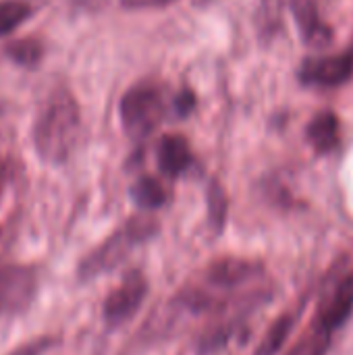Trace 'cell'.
<instances>
[{"label": "cell", "instance_id": "obj_1", "mask_svg": "<svg viewBox=\"0 0 353 355\" xmlns=\"http://www.w3.org/2000/svg\"><path fill=\"white\" fill-rule=\"evenodd\" d=\"M81 127L79 106L64 87L54 89L42 104L33 123V148L48 164H62L77 146Z\"/></svg>", "mask_w": 353, "mask_h": 355}, {"label": "cell", "instance_id": "obj_2", "mask_svg": "<svg viewBox=\"0 0 353 355\" xmlns=\"http://www.w3.org/2000/svg\"><path fill=\"white\" fill-rule=\"evenodd\" d=\"M158 225L154 218H146V216H137L131 218L121 231H117L112 237H108L102 245H98L81 264H79V279L81 281H92L98 275H104L108 270H112L114 266H119L131 248H135L141 241H148L154 233H156Z\"/></svg>", "mask_w": 353, "mask_h": 355}, {"label": "cell", "instance_id": "obj_3", "mask_svg": "<svg viewBox=\"0 0 353 355\" xmlns=\"http://www.w3.org/2000/svg\"><path fill=\"white\" fill-rule=\"evenodd\" d=\"M119 114L125 131L131 137H144L152 129H156L164 114V106L160 94L154 87L137 85L123 96L119 104Z\"/></svg>", "mask_w": 353, "mask_h": 355}, {"label": "cell", "instance_id": "obj_4", "mask_svg": "<svg viewBox=\"0 0 353 355\" xmlns=\"http://www.w3.org/2000/svg\"><path fill=\"white\" fill-rule=\"evenodd\" d=\"M40 279L35 268L12 264L0 270V314L19 316L35 300Z\"/></svg>", "mask_w": 353, "mask_h": 355}, {"label": "cell", "instance_id": "obj_5", "mask_svg": "<svg viewBox=\"0 0 353 355\" xmlns=\"http://www.w3.org/2000/svg\"><path fill=\"white\" fill-rule=\"evenodd\" d=\"M148 295V281L141 272H129L121 285L104 300L102 316L108 327H119L127 322L144 304Z\"/></svg>", "mask_w": 353, "mask_h": 355}, {"label": "cell", "instance_id": "obj_6", "mask_svg": "<svg viewBox=\"0 0 353 355\" xmlns=\"http://www.w3.org/2000/svg\"><path fill=\"white\" fill-rule=\"evenodd\" d=\"M353 75V52L310 58L302 64L300 77L304 83L318 87H335L345 83Z\"/></svg>", "mask_w": 353, "mask_h": 355}, {"label": "cell", "instance_id": "obj_7", "mask_svg": "<svg viewBox=\"0 0 353 355\" xmlns=\"http://www.w3.org/2000/svg\"><path fill=\"white\" fill-rule=\"evenodd\" d=\"M262 272V266L252 260L241 258H225L210 264L204 270V279L214 289H235L243 283H250Z\"/></svg>", "mask_w": 353, "mask_h": 355}, {"label": "cell", "instance_id": "obj_8", "mask_svg": "<svg viewBox=\"0 0 353 355\" xmlns=\"http://www.w3.org/2000/svg\"><path fill=\"white\" fill-rule=\"evenodd\" d=\"M353 312V277L341 281L333 295L325 302V306L320 308L318 316H316V322L327 329L329 333H335L339 331L347 318L352 316Z\"/></svg>", "mask_w": 353, "mask_h": 355}, {"label": "cell", "instance_id": "obj_9", "mask_svg": "<svg viewBox=\"0 0 353 355\" xmlns=\"http://www.w3.org/2000/svg\"><path fill=\"white\" fill-rule=\"evenodd\" d=\"M291 8H293L298 25L302 29V35L310 46L325 48L331 44L333 29L318 17V10L312 0H291Z\"/></svg>", "mask_w": 353, "mask_h": 355}, {"label": "cell", "instance_id": "obj_10", "mask_svg": "<svg viewBox=\"0 0 353 355\" xmlns=\"http://www.w3.org/2000/svg\"><path fill=\"white\" fill-rule=\"evenodd\" d=\"M191 164V150L185 137L166 135L158 144V166L166 177H179Z\"/></svg>", "mask_w": 353, "mask_h": 355}, {"label": "cell", "instance_id": "obj_11", "mask_svg": "<svg viewBox=\"0 0 353 355\" xmlns=\"http://www.w3.org/2000/svg\"><path fill=\"white\" fill-rule=\"evenodd\" d=\"M306 135L316 152L327 154L339 144V119L333 112H320L310 121Z\"/></svg>", "mask_w": 353, "mask_h": 355}, {"label": "cell", "instance_id": "obj_12", "mask_svg": "<svg viewBox=\"0 0 353 355\" xmlns=\"http://www.w3.org/2000/svg\"><path fill=\"white\" fill-rule=\"evenodd\" d=\"M131 198H133V202L139 208H144V210H156V208H160V206L166 204L169 193H166L164 185L158 179H154V177H141L139 181L133 183Z\"/></svg>", "mask_w": 353, "mask_h": 355}, {"label": "cell", "instance_id": "obj_13", "mask_svg": "<svg viewBox=\"0 0 353 355\" xmlns=\"http://www.w3.org/2000/svg\"><path fill=\"white\" fill-rule=\"evenodd\" d=\"M293 316H281L264 335V339L260 341L256 355H277L281 352V347L285 345V341L289 339L291 331H293Z\"/></svg>", "mask_w": 353, "mask_h": 355}, {"label": "cell", "instance_id": "obj_14", "mask_svg": "<svg viewBox=\"0 0 353 355\" xmlns=\"http://www.w3.org/2000/svg\"><path fill=\"white\" fill-rule=\"evenodd\" d=\"M331 335L333 333H329L318 322H314L308 335L293 347V352L289 355H327L331 347Z\"/></svg>", "mask_w": 353, "mask_h": 355}, {"label": "cell", "instance_id": "obj_15", "mask_svg": "<svg viewBox=\"0 0 353 355\" xmlns=\"http://www.w3.org/2000/svg\"><path fill=\"white\" fill-rule=\"evenodd\" d=\"M6 54L21 67H35L42 58V46H40V42L25 37V40L10 42L6 46Z\"/></svg>", "mask_w": 353, "mask_h": 355}, {"label": "cell", "instance_id": "obj_16", "mask_svg": "<svg viewBox=\"0 0 353 355\" xmlns=\"http://www.w3.org/2000/svg\"><path fill=\"white\" fill-rule=\"evenodd\" d=\"M29 17V6L21 0L0 2V35L15 31Z\"/></svg>", "mask_w": 353, "mask_h": 355}, {"label": "cell", "instance_id": "obj_17", "mask_svg": "<svg viewBox=\"0 0 353 355\" xmlns=\"http://www.w3.org/2000/svg\"><path fill=\"white\" fill-rule=\"evenodd\" d=\"M208 204H210V214H212L214 223L221 225L223 218H225V210H227V206H225V196H223V189H221V187H216V185L210 187Z\"/></svg>", "mask_w": 353, "mask_h": 355}, {"label": "cell", "instance_id": "obj_18", "mask_svg": "<svg viewBox=\"0 0 353 355\" xmlns=\"http://www.w3.org/2000/svg\"><path fill=\"white\" fill-rule=\"evenodd\" d=\"M54 343H56V341L50 339V337H40V339H35V341H31V343H27V345L15 349L12 354L8 355H44Z\"/></svg>", "mask_w": 353, "mask_h": 355}, {"label": "cell", "instance_id": "obj_19", "mask_svg": "<svg viewBox=\"0 0 353 355\" xmlns=\"http://www.w3.org/2000/svg\"><path fill=\"white\" fill-rule=\"evenodd\" d=\"M173 106H175V112H177L179 116H187V114L196 108V96H193V92H189V89L179 92V94L175 96Z\"/></svg>", "mask_w": 353, "mask_h": 355}, {"label": "cell", "instance_id": "obj_20", "mask_svg": "<svg viewBox=\"0 0 353 355\" xmlns=\"http://www.w3.org/2000/svg\"><path fill=\"white\" fill-rule=\"evenodd\" d=\"M175 0H121V4L125 8H133V10H139V8H158V6H166Z\"/></svg>", "mask_w": 353, "mask_h": 355}, {"label": "cell", "instance_id": "obj_21", "mask_svg": "<svg viewBox=\"0 0 353 355\" xmlns=\"http://www.w3.org/2000/svg\"><path fill=\"white\" fill-rule=\"evenodd\" d=\"M6 181H8V166H6V162L0 158V198H2V191H4V187H6Z\"/></svg>", "mask_w": 353, "mask_h": 355}]
</instances>
